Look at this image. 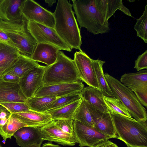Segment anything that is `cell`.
Here are the masks:
<instances>
[{
	"instance_id": "obj_19",
	"label": "cell",
	"mask_w": 147,
	"mask_h": 147,
	"mask_svg": "<svg viewBox=\"0 0 147 147\" xmlns=\"http://www.w3.org/2000/svg\"><path fill=\"white\" fill-rule=\"evenodd\" d=\"M13 136L17 144L21 147H26L34 143L42 144L44 141L38 131L37 128L32 127H22L16 131Z\"/></svg>"
},
{
	"instance_id": "obj_14",
	"label": "cell",
	"mask_w": 147,
	"mask_h": 147,
	"mask_svg": "<svg viewBox=\"0 0 147 147\" xmlns=\"http://www.w3.org/2000/svg\"><path fill=\"white\" fill-rule=\"evenodd\" d=\"M19 83H10L0 80V103L10 102H25Z\"/></svg>"
},
{
	"instance_id": "obj_46",
	"label": "cell",
	"mask_w": 147,
	"mask_h": 147,
	"mask_svg": "<svg viewBox=\"0 0 147 147\" xmlns=\"http://www.w3.org/2000/svg\"><path fill=\"white\" fill-rule=\"evenodd\" d=\"M0 147H2V146L1 145V144H0Z\"/></svg>"
},
{
	"instance_id": "obj_40",
	"label": "cell",
	"mask_w": 147,
	"mask_h": 147,
	"mask_svg": "<svg viewBox=\"0 0 147 147\" xmlns=\"http://www.w3.org/2000/svg\"><path fill=\"white\" fill-rule=\"evenodd\" d=\"M42 147H61L58 145L53 144L51 143H45L43 144Z\"/></svg>"
},
{
	"instance_id": "obj_20",
	"label": "cell",
	"mask_w": 147,
	"mask_h": 147,
	"mask_svg": "<svg viewBox=\"0 0 147 147\" xmlns=\"http://www.w3.org/2000/svg\"><path fill=\"white\" fill-rule=\"evenodd\" d=\"M80 94L82 98L97 110L103 113L109 112L104 100V96L99 89L86 86L83 88Z\"/></svg>"
},
{
	"instance_id": "obj_8",
	"label": "cell",
	"mask_w": 147,
	"mask_h": 147,
	"mask_svg": "<svg viewBox=\"0 0 147 147\" xmlns=\"http://www.w3.org/2000/svg\"><path fill=\"white\" fill-rule=\"evenodd\" d=\"M22 15L27 21H33L54 28L53 13L32 0H24L21 7Z\"/></svg>"
},
{
	"instance_id": "obj_13",
	"label": "cell",
	"mask_w": 147,
	"mask_h": 147,
	"mask_svg": "<svg viewBox=\"0 0 147 147\" xmlns=\"http://www.w3.org/2000/svg\"><path fill=\"white\" fill-rule=\"evenodd\" d=\"M84 88V85L82 81L42 86L34 96L57 98L72 94L81 93Z\"/></svg>"
},
{
	"instance_id": "obj_6",
	"label": "cell",
	"mask_w": 147,
	"mask_h": 147,
	"mask_svg": "<svg viewBox=\"0 0 147 147\" xmlns=\"http://www.w3.org/2000/svg\"><path fill=\"white\" fill-rule=\"evenodd\" d=\"M105 76L113 96L121 101L131 116L138 121H147L146 110L134 93L107 73H105Z\"/></svg>"
},
{
	"instance_id": "obj_10",
	"label": "cell",
	"mask_w": 147,
	"mask_h": 147,
	"mask_svg": "<svg viewBox=\"0 0 147 147\" xmlns=\"http://www.w3.org/2000/svg\"><path fill=\"white\" fill-rule=\"evenodd\" d=\"M73 60L81 81L99 89L93 68V59L84 52L79 51L75 53Z\"/></svg>"
},
{
	"instance_id": "obj_45",
	"label": "cell",
	"mask_w": 147,
	"mask_h": 147,
	"mask_svg": "<svg viewBox=\"0 0 147 147\" xmlns=\"http://www.w3.org/2000/svg\"><path fill=\"white\" fill-rule=\"evenodd\" d=\"M3 0H0V4L2 2Z\"/></svg>"
},
{
	"instance_id": "obj_2",
	"label": "cell",
	"mask_w": 147,
	"mask_h": 147,
	"mask_svg": "<svg viewBox=\"0 0 147 147\" xmlns=\"http://www.w3.org/2000/svg\"><path fill=\"white\" fill-rule=\"evenodd\" d=\"M72 5L67 0H59L53 13L54 29L61 38L72 49L82 51V37L72 9Z\"/></svg>"
},
{
	"instance_id": "obj_9",
	"label": "cell",
	"mask_w": 147,
	"mask_h": 147,
	"mask_svg": "<svg viewBox=\"0 0 147 147\" xmlns=\"http://www.w3.org/2000/svg\"><path fill=\"white\" fill-rule=\"evenodd\" d=\"M74 136L80 147H93L98 143L111 138L95 128L74 120Z\"/></svg>"
},
{
	"instance_id": "obj_26",
	"label": "cell",
	"mask_w": 147,
	"mask_h": 147,
	"mask_svg": "<svg viewBox=\"0 0 147 147\" xmlns=\"http://www.w3.org/2000/svg\"><path fill=\"white\" fill-rule=\"evenodd\" d=\"M105 61L100 60L93 59L94 73L98 83L99 89L104 96L113 97V95L105 76L103 66Z\"/></svg>"
},
{
	"instance_id": "obj_3",
	"label": "cell",
	"mask_w": 147,
	"mask_h": 147,
	"mask_svg": "<svg viewBox=\"0 0 147 147\" xmlns=\"http://www.w3.org/2000/svg\"><path fill=\"white\" fill-rule=\"evenodd\" d=\"M117 139L128 147H147V123L121 115L111 114Z\"/></svg>"
},
{
	"instance_id": "obj_11",
	"label": "cell",
	"mask_w": 147,
	"mask_h": 147,
	"mask_svg": "<svg viewBox=\"0 0 147 147\" xmlns=\"http://www.w3.org/2000/svg\"><path fill=\"white\" fill-rule=\"evenodd\" d=\"M37 130L44 140L54 142L63 146H73L77 143L75 137L58 127L55 120L44 126L37 128Z\"/></svg>"
},
{
	"instance_id": "obj_37",
	"label": "cell",
	"mask_w": 147,
	"mask_h": 147,
	"mask_svg": "<svg viewBox=\"0 0 147 147\" xmlns=\"http://www.w3.org/2000/svg\"><path fill=\"white\" fill-rule=\"evenodd\" d=\"M0 42L6 43L14 47L12 42L7 34L0 29Z\"/></svg>"
},
{
	"instance_id": "obj_23",
	"label": "cell",
	"mask_w": 147,
	"mask_h": 147,
	"mask_svg": "<svg viewBox=\"0 0 147 147\" xmlns=\"http://www.w3.org/2000/svg\"><path fill=\"white\" fill-rule=\"evenodd\" d=\"M120 82L132 91L147 86V70H142L134 73L125 74L121 76Z\"/></svg>"
},
{
	"instance_id": "obj_28",
	"label": "cell",
	"mask_w": 147,
	"mask_h": 147,
	"mask_svg": "<svg viewBox=\"0 0 147 147\" xmlns=\"http://www.w3.org/2000/svg\"><path fill=\"white\" fill-rule=\"evenodd\" d=\"M57 98L50 96H33L27 98L26 103L30 109L40 112H46L47 107Z\"/></svg>"
},
{
	"instance_id": "obj_5",
	"label": "cell",
	"mask_w": 147,
	"mask_h": 147,
	"mask_svg": "<svg viewBox=\"0 0 147 147\" xmlns=\"http://www.w3.org/2000/svg\"><path fill=\"white\" fill-rule=\"evenodd\" d=\"M28 22L3 21L0 23V29L7 34L20 53L31 58L38 43L27 29Z\"/></svg>"
},
{
	"instance_id": "obj_39",
	"label": "cell",
	"mask_w": 147,
	"mask_h": 147,
	"mask_svg": "<svg viewBox=\"0 0 147 147\" xmlns=\"http://www.w3.org/2000/svg\"><path fill=\"white\" fill-rule=\"evenodd\" d=\"M114 143L108 140L102 141L93 147H112Z\"/></svg>"
},
{
	"instance_id": "obj_31",
	"label": "cell",
	"mask_w": 147,
	"mask_h": 147,
	"mask_svg": "<svg viewBox=\"0 0 147 147\" xmlns=\"http://www.w3.org/2000/svg\"><path fill=\"white\" fill-rule=\"evenodd\" d=\"M134 29L137 35L142 39L145 43L147 42V4L142 15L136 20Z\"/></svg>"
},
{
	"instance_id": "obj_42",
	"label": "cell",
	"mask_w": 147,
	"mask_h": 147,
	"mask_svg": "<svg viewBox=\"0 0 147 147\" xmlns=\"http://www.w3.org/2000/svg\"><path fill=\"white\" fill-rule=\"evenodd\" d=\"M41 144L34 143L27 146L26 147H41Z\"/></svg>"
},
{
	"instance_id": "obj_43",
	"label": "cell",
	"mask_w": 147,
	"mask_h": 147,
	"mask_svg": "<svg viewBox=\"0 0 147 147\" xmlns=\"http://www.w3.org/2000/svg\"><path fill=\"white\" fill-rule=\"evenodd\" d=\"M112 147H119L116 144L114 143L113 146Z\"/></svg>"
},
{
	"instance_id": "obj_1",
	"label": "cell",
	"mask_w": 147,
	"mask_h": 147,
	"mask_svg": "<svg viewBox=\"0 0 147 147\" xmlns=\"http://www.w3.org/2000/svg\"><path fill=\"white\" fill-rule=\"evenodd\" d=\"M72 7L80 28L94 34H104L110 30L109 19L119 9L132 17L122 0H72Z\"/></svg>"
},
{
	"instance_id": "obj_44",
	"label": "cell",
	"mask_w": 147,
	"mask_h": 147,
	"mask_svg": "<svg viewBox=\"0 0 147 147\" xmlns=\"http://www.w3.org/2000/svg\"><path fill=\"white\" fill-rule=\"evenodd\" d=\"M3 21V20L2 19V18L0 17V23L1 22H2Z\"/></svg>"
},
{
	"instance_id": "obj_25",
	"label": "cell",
	"mask_w": 147,
	"mask_h": 147,
	"mask_svg": "<svg viewBox=\"0 0 147 147\" xmlns=\"http://www.w3.org/2000/svg\"><path fill=\"white\" fill-rule=\"evenodd\" d=\"M94 127L102 134L112 138H117L111 113H103L94 122Z\"/></svg>"
},
{
	"instance_id": "obj_22",
	"label": "cell",
	"mask_w": 147,
	"mask_h": 147,
	"mask_svg": "<svg viewBox=\"0 0 147 147\" xmlns=\"http://www.w3.org/2000/svg\"><path fill=\"white\" fill-rule=\"evenodd\" d=\"M39 65L37 62L30 57L20 53L18 59L6 74H12L21 78Z\"/></svg>"
},
{
	"instance_id": "obj_4",
	"label": "cell",
	"mask_w": 147,
	"mask_h": 147,
	"mask_svg": "<svg viewBox=\"0 0 147 147\" xmlns=\"http://www.w3.org/2000/svg\"><path fill=\"white\" fill-rule=\"evenodd\" d=\"M82 81L73 59L58 50L55 62L46 66L42 86Z\"/></svg>"
},
{
	"instance_id": "obj_7",
	"label": "cell",
	"mask_w": 147,
	"mask_h": 147,
	"mask_svg": "<svg viewBox=\"0 0 147 147\" xmlns=\"http://www.w3.org/2000/svg\"><path fill=\"white\" fill-rule=\"evenodd\" d=\"M27 28L38 44H47L59 50L71 51V48L61 38L54 28L31 21L28 22Z\"/></svg>"
},
{
	"instance_id": "obj_27",
	"label": "cell",
	"mask_w": 147,
	"mask_h": 147,
	"mask_svg": "<svg viewBox=\"0 0 147 147\" xmlns=\"http://www.w3.org/2000/svg\"><path fill=\"white\" fill-rule=\"evenodd\" d=\"M81 99L65 107L46 112L50 115L53 120H74L75 112Z\"/></svg>"
},
{
	"instance_id": "obj_38",
	"label": "cell",
	"mask_w": 147,
	"mask_h": 147,
	"mask_svg": "<svg viewBox=\"0 0 147 147\" xmlns=\"http://www.w3.org/2000/svg\"><path fill=\"white\" fill-rule=\"evenodd\" d=\"M11 114L6 108L2 106L0 107V119L9 117Z\"/></svg>"
},
{
	"instance_id": "obj_24",
	"label": "cell",
	"mask_w": 147,
	"mask_h": 147,
	"mask_svg": "<svg viewBox=\"0 0 147 147\" xmlns=\"http://www.w3.org/2000/svg\"><path fill=\"white\" fill-rule=\"evenodd\" d=\"M29 126L25 121L14 113L11 114L6 123L0 128V135L5 141L11 139L14 133L20 128Z\"/></svg>"
},
{
	"instance_id": "obj_18",
	"label": "cell",
	"mask_w": 147,
	"mask_h": 147,
	"mask_svg": "<svg viewBox=\"0 0 147 147\" xmlns=\"http://www.w3.org/2000/svg\"><path fill=\"white\" fill-rule=\"evenodd\" d=\"M58 50L56 47L50 44L38 43L31 58L35 61L49 66L56 61Z\"/></svg>"
},
{
	"instance_id": "obj_29",
	"label": "cell",
	"mask_w": 147,
	"mask_h": 147,
	"mask_svg": "<svg viewBox=\"0 0 147 147\" xmlns=\"http://www.w3.org/2000/svg\"><path fill=\"white\" fill-rule=\"evenodd\" d=\"M104 99L107 109L111 114L132 118L126 108L119 99L114 96H104Z\"/></svg>"
},
{
	"instance_id": "obj_21",
	"label": "cell",
	"mask_w": 147,
	"mask_h": 147,
	"mask_svg": "<svg viewBox=\"0 0 147 147\" xmlns=\"http://www.w3.org/2000/svg\"><path fill=\"white\" fill-rule=\"evenodd\" d=\"M14 114L25 121L29 126L35 128L44 126L53 121L50 115L47 112H40L30 110Z\"/></svg>"
},
{
	"instance_id": "obj_30",
	"label": "cell",
	"mask_w": 147,
	"mask_h": 147,
	"mask_svg": "<svg viewBox=\"0 0 147 147\" xmlns=\"http://www.w3.org/2000/svg\"><path fill=\"white\" fill-rule=\"evenodd\" d=\"M81 99L80 93H79L57 98L47 107L45 112L65 107Z\"/></svg>"
},
{
	"instance_id": "obj_32",
	"label": "cell",
	"mask_w": 147,
	"mask_h": 147,
	"mask_svg": "<svg viewBox=\"0 0 147 147\" xmlns=\"http://www.w3.org/2000/svg\"><path fill=\"white\" fill-rule=\"evenodd\" d=\"M0 105L8 110L11 114L30 110L25 102H10L0 103Z\"/></svg>"
},
{
	"instance_id": "obj_47",
	"label": "cell",
	"mask_w": 147,
	"mask_h": 147,
	"mask_svg": "<svg viewBox=\"0 0 147 147\" xmlns=\"http://www.w3.org/2000/svg\"></svg>"
},
{
	"instance_id": "obj_35",
	"label": "cell",
	"mask_w": 147,
	"mask_h": 147,
	"mask_svg": "<svg viewBox=\"0 0 147 147\" xmlns=\"http://www.w3.org/2000/svg\"><path fill=\"white\" fill-rule=\"evenodd\" d=\"M137 71L147 69V50L139 56L135 61L134 67Z\"/></svg>"
},
{
	"instance_id": "obj_15",
	"label": "cell",
	"mask_w": 147,
	"mask_h": 147,
	"mask_svg": "<svg viewBox=\"0 0 147 147\" xmlns=\"http://www.w3.org/2000/svg\"><path fill=\"white\" fill-rule=\"evenodd\" d=\"M23 1L3 0L0 4V17L3 21H7L20 22L26 20L21 10Z\"/></svg>"
},
{
	"instance_id": "obj_33",
	"label": "cell",
	"mask_w": 147,
	"mask_h": 147,
	"mask_svg": "<svg viewBox=\"0 0 147 147\" xmlns=\"http://www.w3.org/2000/svg\"><path fill=\"white\" fill-rule=\"evenodd\" d=\"M74 119H69L55 121L56 125L58 127L63 131L74 136Z\"/></svg>"
},
{
	"instance_id": "obj_16",
	"label": "cell",
	"mask_w": 147,
	"mask_h": 147,
	"mask_svg": "<svg viewBox=\"0 0 147 147\" xmlns=\"http://www.w3.org/2000/svg\"><path fill=\"white\" fill-rule=\"evenodd\" d=\"M20 54L19 50L15 47L0 42V80L16 62Z\"/></svg>"
},
{
	"instance_id": "obj_12",
	"label": "cell",
	"mask_w": 147,
	"mask_h": 147,
	"mask_svg": "<svg viewBox=\"0 0 147 147\" xmlns=\"http://www.w3.org/2000/svg\"><path fill=\"white\" fill-rule=\"evenodd\" d=\"M46 66L40 65L20 78L19 83L21 90L27 98L34 96L42 86Z\"/></svg>"
},
{
	"instance_id": "obj_17",
	"label": "cell",
	"mask_w": 147,
	"mask_h": 147,
	"mask_svg": "<svg viewBox=\"0 0 147 147\" xmlns=\"http://www.w3.org/2000/svg\"><path fill=\"white\" fill-rule=\"evenodd\" d=\"M103 113L82 98L75 112L74 120L94 128V121Z\"/></svg>"
},
{
	"instance_id": "obj_34",
	"label": "cell",
	"mask_w": 147,
	"mask_h": 147,
	"mask_svg": "<svg viewBox=\"0 0 147 147\" xmlns=\"http://www.w3.org/2000/svg\"><path fill=\"white\" fill-rule=\"evenodd\" d=\"M140 102L144 107L147 106V86L140 87L132 90Z\"/></svg>"
},
{
	"instance_id": "obj_36",
	"label": "cell",
	"mask_w": 147,
	"mask_h": 147,
	"mask_svg": "<svg viewBox=\"0 0 147 147\" xmlns=\"http://www.w3.org/2000/svg\"><path fill=\"white\" fill-rule=\"evenodd\" d=\"M20 78L14 75L7 74L5 75L1 79L4 81L13 83H19Z\"/></svg>"
},
{
	"instance_id": "obj_41",
	"label": "cell",
	"mask_w": 147,
	"mask_h": 147,
	"mask_svg": "<svg viewBox=\"0 0 147 147\" xmlns=\"http://www.w3.org/2000/svg\"><path fill=\"white\" fill-rule=\"evenodd\" d=\"M45 2L46 3H48L49 6L51 7L53 6V4L56 2V1L55 0H45Z\"/></svg>"
}]
</instances>
